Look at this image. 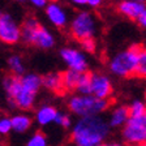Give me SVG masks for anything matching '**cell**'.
Returning a JSON list of instances; mask_svg holds the SVG:
<instances>
[{
    "instance_id": "cell-6",
    "label": "cell",
    "mask_w": 146,
    "mask_h": 146,
    "mask_svg": "<svg viewBox=\"0 0 146 146\" xmlns=\"http://www.w3.org/2000/svg\"><path fill=\"white\" fill-rule=\"evenodd\" d=\"M98 22L95 16L89 11H80L69 22V31L77 40L93 38L97 34Z\"/></svg>"
},
{
    "instance_id": "cell-4",
    "label": "cell",
    "mask_w": 146,
    "mask_h": 146,
    "mask_svg": "<svg viewBox=\"0 0 146 146\" xmlns=\"http://www.w3.org/2000/svg\"><path fill=\"white\" fill-rule=\"evenodd\" d=\"M111 106L110 98H99L93 94H77L72 95L68 99V108L73 115L84 117V116L99 115L104 112Z\"/></svg>"
},
{
    "instance_id": "cell-20",
    "label": "cell",
    "mask_w": 146,
    "mask_h": 146,
    "mask_svg": "<svg viewBox=\"0 0 146 146\" xmlns=\"http://www.w3.org/2000/svg\"><path fill=\"white\" fill-rule=\"evenodd\" d=\"M26 145L27 146H46L47 145V137H46V134L43 132L38 131L27 140Z\"/></svg>"
},
{
    "instance_id": "cell-5",
    "label": "cell",
    "mask_w": 146,
    "mask_h": 146,
    "mask_svg": "<svg viewBox=\"0 0 146 146\" xmlns=\"http://www.w3.org/2000/svg\"><path fill=\"white\" fill-rule=\"evenodd\" d=\"M143 47L141 44H132L124 51H120L110 60V72L121 78L132 77L136 74L140 52Z\"/></svg>"
},
{
    "instance_id": "cell-24",
    "label": "cell",
    "mask_w": 146,
    "mask_h": 146,
    "mask_svg": "<svg viewBox=\"0 0 146 146\" xmlns=\"http://www.w3.org/2000/svg\"><path fill=\"white\" fill-rule=\"evenodd\" d=\"M55 124L60 125L61 128H65V129H68V128L72 127V119H70L69 116L67 115V113L58 112V115H56V119H55Z\"/></svg>"
},
{
    "instance_id": "cell-3",
    "label": "cell",
    "mask_w": 146,
    "mask_h": 146,
    "mask_svg": "<svg viewBox=\"0 0 146 146\" xmlns=\"http://www.w3.org/2000/svg\"><path fill=\"white\" fill-rule=\"evenodd\" d=\"M22 40L40 50H50L55 46V36L35 17H26L21 25Z\"/></svg>"
},
{
    "instance_id": "cell-19",
    "label": "cell",
    "mask_w": 146,
    "mask_h": 146,
    "mask_svg": "<svg viewBox=\"0 0 146 146\" xmlns=\"http://www.w3.org/2000/svg\"><path fill=\"white\" fill-rule=\"evenodd\" d=\"M90 85H91V73L88 72V70H86V72H82L76 91L80 93V94H91Z\"/></svg>"
},
{
    "instance_id": "cell-15",
    "label": "cell",
    "mask_w": 146,
    "mask_h": 146,
    "mask_svg": "<svg viewBox=\"0 0 146 146\" xmlns=\"http://www.w3.org/2000/svg\"><path fill=\"white\" fill-rule=\"evenodd\" d=\"M131 113H129V107L127 106H119L113 110L110 115V125L111 128H123L125 123L128 121Z\"/></svg>"
},
{
    "instance_id": "cell-29",
    "label": "cell",
    "mask_w": 146,
    "mask_h": 146,
    "mask_svg": "<svg viewBox=\"0 0 146 146\" xmlns=\"http://www.w3.org/2000/svg\"><path fill=\"white\" fill-rule=\"evenodd\" d=\"M70 3H72L73 5L80 7V8L88 5V1H86V0H70Z\"/></svg>"
},
{
    "instance_id": "cell-9",
    "label": "cell",
    "mask_w": 146,
    "mask_h": 146,
    "mask_svg": "<svg viewBox=\"0 0 146 146\" xmlns=\"http://www.w3.org/2000/svg\"><path fill=\"white\" fill-rule=\"evenodd\" d=\"M60 58L70 69L78 70V72H86L89 68V61L86 55L77 48L64 47L60 50Z\"/></svg>"
},
{
    "instance_id": "cell-2",
    "label": "cell",
    "mask_w": 146,
    "mask_h": 146,
    "mask_svg": "<svg viewBox=\"0 0 146 146\" xmlns=\"http://www.w3.org/2000/svg\"><path fill=\"white\" fill-rule=\"evenodd\" d=\"M3 89L7 94V100L11 108L27 111L34 107L38 93L26 88L21 81V76H5L3 78Z\"/></svg>"
},
{
    "instance_id": "cell-28",
    "label": "cell",
    "mask_w": 146,
    "mask_h": 146,
    "mask_svg": "<svg viewBox=\"0 0 146 146\" xmlns=\"http://www.w3.org/2000/svg\"><path fill=\"white\" fill-rule=\"evenodd\" d=\"M88 1V7L90 8H98L103 4V0H86Z\"/></svg>"
},
{
    "instance_id": "cell-17",
    "label": "cell",
    "mask_w": 146,
    "mask_h": 146,
    "mask_svg": "<svg viewBox=\"0 0 146 146\" xmlns=\"http://www.w3.org/2000/svg\"><path fill=\"white\" fill-rule=\"evenodd\" d=\"M81 73L82 72H78V70H74V69H70V68H68V69L63 73L64 89H65V91H67V93H72V91L77 90V86H78Z\"/></svg>"
},
{
    "instance_id": "cell-23",
    "label": "cell",
    "mask_w": 146,
    "mask_h": 146,
    "mask_svg": "<svg viewBox=\"0 0 146 146\" xmlns=\"http://www.w3.org/2000/svg\"><path fill=\"white\" fill-rule=\"evenodd\" d=\"M12 131H13L12 117L1 116V117H0V136L5 137V136H8Z\"/></svg>"
},
{
    "instance_id": "cell-13",
    "label": "cell",
    "mask_w": 146,
    "mask_h": 146,
    "mask_svg": "<svg viewBox=\"0 0 146 146\" xmlns=\"http://www.w3.org/2000/svg\"><path fill=\"white\" fill-rule=\"evenodd\" d=\"M58 110L55 108L51 104H42L40 107H38V110L35 111V121L40 127H46V125L55 123V119L58 115Z\"/></svg>"
},
{
    "instance_id": "cell-12",
    "label": "cell",
    "mask_w": 146,
    "mask_h": 146,
    "mask_svg": "<svg viewBox=\"0 0 146 146\" xmlns=\"http://www.w3.org/2000/svg\"><path fill=\"white\" fill-rule=\"evenodd\" d=\"M146 4L145 1H138V0H121L117 4V11L120 15L124 17L137 21V18L140 17L142 11L145 9Z\"/></svg>"
},
{
    "instance_id": "cell-21",
    "label": "cell",
    "mask_w": 146,
    "mask_h": 146,
    "mask_svg": "<svg viewBox=\"0 0 146 146\" xmlns=\"http://www.w3.org/2000/svg\"><path fill=\"white\" fill-rule=\"evenodd\" d=\"M128 107H129V113H131V116H138V115H142V113L146 112V103L140 99L133 100Z\"/></svg>"
},
{
    "instance_id": "cell-11",
    "label": "cell",
    "mask_w": 146,
    "mask_h": 146,
    "mask_svg": "<svg viewBox=\"0 0 146 146\" xmlns=\"http://www.w3.org/2000/svg\"><path fill=\"white\" fill-rule=\"evenodd\" d=\"M91 94L99 98H111L112 82L103 73H91Z\"/></svg>"
},
{
    "instance_id": "cell-14",
    "label": "cell",
    "mask_w": 146,
    "mask_h": 146,
    "mask_svg": "<svg viewBox=\"0 0 146 146\" xmlns=\"http://www.w3.org/2000/svg\"><path fill=\"white\" fill-rule=\"evenodd\" d=\"M43 80V88L47 90L56 93V94H61L65 91L64 89V82H63V73L59 72H51L47 73L42 77Z\"/></svg>"
},
{
    "instance_id": "cell-30",
    "label": "cell",
    "mask_w": 146,
    "mask_h": 146,
    "mask_svg": "<svg viewBox=\"0 0 146 146\" xmlns=\"http://www.w3.org/2000/svg\"><path fill=\"white\" fill-rule=\"evenodd\" d=\"M16 1H18V3H24V1H26V0H16Z\"/></svg>"
},
{
    "instance_id": "cell-27",
    "label": "cell",
    "mask_w": 146,
    "mask_h": 146,
    "mask_svg": "<svg viewBox=\"0 0 146 146\" xmlns=\"http://www.w3.org/2000/svg\"><path fill=\"white\" fill-rule=\"evenodd\" d=\"M137 24H138V26L142 27V29H145L146 30V7L145 9L142 11V13L140 15V17L137 18Z\"/></svg>"
},
{
    "instance_id": "cell-16",
    "label": "cell",
    "mask_w": 146,
    "mask_h": 146,
    "mask_svg": "<svg viewBox=\"0 0 146 146\" xmlns=\"http://www.w3.org/2000/svg\"><path fill=\"white\" fill-rule=\"evenodd\" d=\"M13 132L16 133H26L33 125V119L25 113H17L12 116Z\"/></svg>"
},
{
    "instance_id": "cell-22",
    "label": "cell",
    "mask_w": 146,
    "mask_h": 146,
    "mask_svg": "<svg viewBox=\"0 0 146 146\" xmlns=\"http://www.w3.org/2000/svg\"><path fill=\"white\" fill-rule=\"evenodd\" d=\"M136 76L141 78H146V48L143 47L140 52V58H138V65H137Z\"/></svg>"
},
{
    "instance_id": "cell-31",
    "label": "cell",
    "mask_w": 146,
    "mask_h": 146,
    "mask_svg": "<svg viewBox=\"0 0 146 146\" xmlns=\"http://www.w3.org/2000/svg\"><path fill=\"white\" fill-rule=\"evenodd\" d=\"M138 1H146V0H138Z\"/></svg>"
},
{
    "instance_id": "cell-18",
    "label": "cell",
    "mask_w": 146,
    "mask_h": 146,
    "mask_svg": "<svg viewBox=\"0 0 146 146\" xmlns=\"http://www.w3.org/2000/svg\"><path fill=\"white\" fill-rule=\"evenodd\" d=\"M8 67H9V70L12 72V74L22 76L25 73V64L20 55H12V56H9Z\"/></svg>"
},
{
    "instance_id": "cell-10",
    "label": "cell",
    "mask_w": 146,
    "mask_h": 146,
    "mask_svg": "<svg viewBox=\"0 0 146 146\" xmlns=\"http://www.w3.org/2000/svg\"><path fill=\"white\" fill-rule=\"evenodd\" d=\"M46 16L48 18V21L54 25L55 27H65L69 24V16H68L67 9L55 0H51L48 5L46 7Z\"/></svg>"
},
{
    "instance_id": "cell-26",
    "label": "cell",
    "mask_w": 146,
    "mask_h": 146,
    "mask_svg": "<svg viewBox=\"0 0 146 146\" xmlns=\"http://www.w3.org/2000/svg\"><path fill=\"white\" fill-rule=\"evenodd\" d=\"M27 1H29L33 7H35V8L42 9V8H46V7L48 5V3L51 0H27Z\"/></svg>"
},
{
    "instance_id": "cell-8",
    "label": "cell",
    "mask_w": 146,
    "mask_h": 146,
    "mask_svg": "<svg viewBox=\"0 0 146 146\" xmlns=\"http://www.w3.org/2000/svg\"><path fill=\"white\" fill-rule=\"evenodd\" d=\"M20 40H22L21 26L9 13H0V42L17 44Z\"/></svg>"
},
{
    "instance_id": "cell-1",
    "label": "cell",
    "mask_w": 146,
    "mask_h": 146,
    "mask_svg": "<svg viewBox=\"0 0 146 146\" xmlns=\"http://www.w3.org/2000/svg\"><path fill=\"white\" fill-rule=\"evenodd\" d=\"M111 133V125L99 115L80 117L70 132V141L77 146L103 145Z\"/></svg>"
},
{
    "instance_id": "cell-25",
    "label": "cell",
    "mask_w": 146,
    "mask_h": 146,
    "mask_svg": "<svg viewBox=\"0 0 146 146\" xmlns=\"http://www.w3.org/2000/svg\"><path fill=\"white\" fill-rule=\"evenodd\" d=\"M80 43H81L82 50L85 52H89V54H93V52H95V50H97V42H95L94 36L80 40Z\"/></svg>"
},
{
    "instance_id": "cell-7",
    "label": "cell",
    "mask_w": 146,
    "mask_h": 146,
    "mask_svg": "<svg viewBox=\"0 0 146 146\" xmlns=\"http://www.w3.org/2000/svg\"><path fill=\"white\" fill-rule=\"evenodd\" d=\"M121 138L129 145H146V112L138 116H129L123 127Z\"/></svg>"
}]
</instances>
